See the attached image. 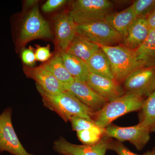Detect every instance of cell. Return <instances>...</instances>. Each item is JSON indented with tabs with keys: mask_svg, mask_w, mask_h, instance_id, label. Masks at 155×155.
<instances>
[{
	"mask_svg": "<svg viewBox=\"0 0 155 155\" xmlns=\"http://www.w3.org/2000/svg\"><path fill=\"white\" fill-rule=\"evenodd\" d=\"M98 45L107 57L114 80L118 83L124 81L135 70L145 67L143 63L137 59L135 51L125 46Z\"/></svg>",
	"mask_w": 155,
	"mask_h": 155,
	"instance_id": "cell-3",
	"label": "cell"
},
{
	"mask_svg": "<svg viewBox=\"0 0 155 155\" xmlns=\"http://www.w3.org/2000/svg\"><path fill=\"white\" fill-rule=\"evenodd\" d=\"M64 89L96 113L103 108L107 101L97 94L86 82L74 80L72 83L64 85Z\"/></svg>",
	"mask_w": 155,
	"mask_h": 155,
	"instance_id": "cell-12",
	"label": "cell"
},
{
	"mask_svg": "<svg viewBox=\"0 0 155 155\" xmlns=\"http://www.w3.org/2000/svg\"><path fill=\"white\" fill-rule=\"evenodd\" d=\"M86 64L90 72L114 80L109 59L100 48L90 58Z\"/></svg>",
	"mask_w": 155,
	"mask_h": 155,
	"instance_id": "cell-19",
	"label": "cell"
},
{
	"mask_svg": "<svg viewBox=\"0 0 155 155\" xmlns=\"http://www.w3.org/2000/svg\"><path fill=\"white\" fill-rule=\"evenodd\" d=\"M105 129L97 126L90 129L77 132L78 137L84 145L96 144L104 136Z\"/></svg>",
	"mask_w": 155,
	"mask_h": 155,
	"instance_id": "cell-23",
	"label": "cell"
},
{
	"mask_svg": "<svg viewBox=\"0 0 155 155\" xmlns=\"http://www.w3.org/2000/svg\"><path fill=\"white\" fill-rule=\"evenodd\" d=\"M109 150L114 151L118 155H139L131 152L119 141L110 140L108 147Z\"/></svg>",
	"mask_w": 155,
	"mask_h": 155,
	"instance_id": "cell-26",
	"label": "cell"
},
{
	"mask_svg": "<svg viewBox=\"0 0 155 155\" xmlns=\"http://www.w3.org/2000/svg\"><path fill=\"white\" fill-rule=\"evenodd\" d=\"M86 83L108 102L124 94L123 89L116 81L95 73L90 72Z\"/></svg>",
	"mask_w": 155,
	"mask_h": 155,
	"instance_id": "cell-13",
	"label": "cell"
},
{
	"mask_svg": "<svg viewBox=\"0 0 155 155\" xmlns=\"http://www.w3.org/2000/svg\"><path fill=\"white\" fill-rule=\"evenodd\" d=\"M12 110L5 109L0 115V152L13 155H34L28 153L21 144L12 124Z\"/></svg>",
	"mask_w": 155,
	"mask_h": 155,
	"instance_id": "cell-7",
	"label": "cell"
},
{
	"mask_svg": "<svg viewBox=\"0 0 155 155\" xmlns=\"http://www.w3.org/2000/svg\"><path fill=\"white\" fill-rule=\"evenodd\" d=\"M77 24L69 13L58 14L54 19L56 47L59 52H66L75 37Z\"/></svg>",
	"mask_w": 155,
	"mask_h": 155,
	"instance_id": "cell-11",
	"label": "cell"
},
{
	"mask_svg": "<svg viewBox=\"0 0 155 155\" xmlns=\"http://www.w3.org/2000/svg\"><path fill=\"white\" fill-rule=\"evenodd\" d=\"M137 18L130 6L120 12L110 13L107 15L105 19L114 29L123 35Z\"/></svg>",
	"mask_w": 155,
	"mask_h": 155,
	"instance_id": "cell-17",
	"label": "cell"
},
{
	"mask_svg": "<svg viewBox=\"0 0 155 155\" xmlns=\"http://www.w3.org/2000/svg\"><path fill=\"white\" fill-rule=\"evenodd\" d=\"M65 67L74 80L86 82L90 72L85 61L66 52H60Z\"/></svg>",
	"mask_w": 155,
	"mask_h": 155,
	"instance_id": "cell-18",
	"label": "cell"
},
{
	"mask_svg": "<svg viewBox=\"0 0 155 155\" xmlns=\"http://www.w3.org/2000/svg\"><path fill=\"white\" fill-rule=\"evenodd\" d=\"M67 2L66 0H48L42 6L45 13H50L61 8Z\"/></svg>",
	"mask_w": 155,
	"mask_h": 155,
	"instance_id": "cell-28",
	"label": "cell"
},
{
	"mask_svg": "<svg viewBox=\"0 0 155 155\" xmlns=\"http://www.w3.org/2000/svg\"><path fill=\"white\" fill-rule=\"evenodd\" d=\"M21 58L23 63L28 67H32L36 61L35 54L31 47L22 51Z\"/></svg>",
	"mask_w": 155,
	"mask_h": 155,
	"instance_id": "cell-29",
	"label": "cell"
},
{
	"mask_svg": "<svg viewBox=\"0 0 155 155\" xmlns=\"http://www.w3.org/2000/svg\"><path fill=\"white\" fill-rule=\"evenodd\" d=\"M130 6L137 18L146 19L155 9V0H137Z\"/></svg>",
	"mask_w": 155,
	"mask_h": 155,
	"instance_id": "cell-24",
	"label": "cell"
},
{
	"mask_svg": "<svg viewBox=\"0 0 155 155\" xmlns=\"http://www.w3.org/2000/svg\"><path fill=\"white\" fill-rule=\"evenodd\" d=\"M143 155H155L153 150L152 151H148Z\"/></svg>",
	"mask_w": 155,
	"mask_h": 155,
	"instance_id": "cell-32",
	"label": "cell"
},
{
	"mask_svg": "<svg viewBox=\"0 0 155 155\" xmlns=\"http://www.w3.org/2000/svg\"><path fill=\"white\" fill-rule=\"evenodd\" d=\"M76 32L100 45L111 46L122 40L123 35L114 29L106 19L77 25Z\"/></svg>",
	"mask_w": 155,
	"mask_h": 155,
	"instance_id": "cell-6",
	"label": "cell"
},
{
	"mask_svg": "<svg viewBox=\"0 0 155 155\" xmlns=\"http://www.w3.org/2000/svg\"><path fill=\"white\" fill-rule=\"evenodd\" d=\"M35 54L36 61L42 62H47L52 57L49 45L45 47L37 46Z\"/></svg>",
	"mask_w": 155,
	"mask_h": 155,
	"instance_id": "cell-27",
	"label": "cell"
},
{
	"mask_svg": "<svg viewBox=\"0 0 155 155\" xmlns=\"http://www.w3.org/2000/svg\"><path fill=\"white\" fill-rule=\"evenodd\" d=\"M153 151H154V153H155V149L154 150H153Z\"/></svg>",
	"mask_w": 155,
	"mask_h": 155,
	"instance_id": "cell-33",
	"label": "cell"
},
{
	"mask_svg": "<svg viewBox=\"0 0 155 155\" xmlns=\"http://www.w3.org/2000/svg\"><path fill=\"white\" fill-rule=\"evenodd\" d=\"M139 124L151 132H155V91L145 100L139 114Z\"/></svg>",
	"mask_w": 155,
	"mask_h": 155,
	"instance_id": "cell-21",
	"label": "cell"
},
{
	"mask_svg": "<svg viewBox=\"0 0 155 155\" xmlns=\"http://www.w3.org/2000/svg\"><path fill=\"white\" fill-rule=\"evenodd\" d=\"M99 49L98 45L76 33L66 53L80 58L86 63Z\"/></svg>",
	"mask_w": 155,
	"mask_h": 155,
	"instance_id": "cell-16",
	"label": "cell"
},
{
	"mask_svg": "<svg viewBox=\"0 0 155 155\" xmlns=\"http://www.w3.org/2000/svg\"><path fill=\"white\" fill-rule=\"evenodd\" d=\"M41 66L51 72L63 85L72 83L75 80L65 67L59 52Z\"/></svg>",
	"mask_w": 155,
	"mask_h": 155,
	"instance_id": "cell-20",
	"label": "cell"
},
{
	"mask_svg": "<svg viewBox=\"0 0 155 155\" xmlns=\"http://www.w3.org/2000/svg\"><path fill=\"white\" fill-rule=\"evenodd\" d=\"M124 86L127 92L147 98L155 91V67H143L135 70L124 81Z\"/></svg>",
	"mask_w": 155,
	"mask_h": 155,
	"instance_id": "cell-9",
	"label": "cell"
},
{
	"mask_svg": "<svg viewBox=\"0 0 155 155\" xmlns=\"http://www.w3.org/2000/svg\"><path fill=\"white\" fill-rule=\"evenodd\" d=\"M23 72L27 77L35 81L37 85L49 93L58 94L66 91L64 85L41 65L34 67L25 66Z\"/></svg>",
	"mask_w": 155,
	"mask_h": 155,
	"instance_id": "cell-14",
	"label": "cell"
},
{
	"mask_svg": "<svg viewBox=\"0 0 155 155\" xmlns=\"http://www.w3.org/2000/svg\"><path fill=\"white\" fill-rule=\"evenodd\" d=\"M150 31L146 19L137 18L123 35L124 46L135 51L143 44Z\"/></svg>",
	"mask_w": 155,
	"mask_h": 155,
	"instance_id": "cell-15",
	"label": "cell"
},
{
	"mask_svg": "<svg viewBox=\"0 0 155 155\" xmlns=\"http://www.w3.org/2000/svg\"><path fill=\"white\" fill-rule=\"evenodd\" d=\"M52 38V33L48 23L41 16L38 7L35 6L22 23L16 43L17 47L21 48L28 42L36 39Z\"/></svg>",
	"mask_w": 155,
	"mask_h": 155,
	"instance_id": "cell-5",
	"label": "cell"
},
{
	"mask_svg": "<svg viewBox=\"0 0 155 155\" xmlns=\"http://www.w3.org/2000/svg\"><path fill=\"white\" fill-rule=\"evenodd\" d=\"M147 24L150 30L155 29V9L146 19Z\"/></svg>",
	"mask_w": 155,
	"mask_h": 155,
	"instance_id": "cell-30",
	"label": "cell"
},
{
	"mask_svg": "<svg viewBox=\"0 0 155 155\" xmlns=\"http://www.w3.org/2000/svg\"><path fill=\"white\" fill-rule=\"evenodd\" d=\"M137 59L145 67H155V29L151 30L144 42L135 51Z\"/></svg>",
	"mask_w": 155,
	"mask_h": 155,
	"instance_id": "cell-22",
	"label": "cell"
},
{
	"mask_svg": "<svg viewBox=\"0 0 155 155\" xmlns=\"http://www.w3.org/2000/svg\"><path fill=\"white\" fill-rule=\"evenodd\" d=\"M110 140V138L104 136L95 144L77 145L61 137L54 143V149L62 155H105Z\"/></svg>",
	"mask_w": 155,
	"mask_h": 155,
	"instance_id": "cell-10",
	"label": "cell"
},
{
	"mask_svg": "<svg viewBox=\"0 0 155 155\" xmlns=\"http://www.w3.org/2000/svg\"><path fill=\"white\" fill-rule=\"evenodd\" d=\"M38 2V1L35 0H28L25 2V6L26 8H29L31 6L35 5Z\"/></svg>",
	"mask_w": 155,
	"mask_h": 155,
	"instance_id": "cell-31",
	"label": "cell"
},
{
	"mask_svg": "<svg viewBox=\"0 0 155 155\" xmlns=\"http://www.w3.org/2000/svg\"><path fill=\"white\" fill-rule=\"evenodd\" d=\"M113 6L108 0H77L69 13L78 25L88 24L105 19Z\"/></svg>",
	"mask_w": 155,
	"mask_h": 155,
	"instance_id": "cell-4",
	"label": "cell"
},
{
	"mask_svg": "<svg viewBox=\"0 0 155 155\" xmlns=\"http://www.w3.org/2000/svg\"><path fill=\"white\" fill-rule=\"evenodd\" d=\"M150 132L140 124L122 127L108 125L105 129L104 136L116 139L119 142L129 141L138 150H141L150 139Z\"/></svg>",
	"mask_w": 155,
	"mask_h": 155,
	"instance_id": "cell-8",
	"label": "cell"
},
{
	"mask_svg": "<svg viewBox=\"0 0 155 155\" xmlns=\"http://www.w3.org/2000/svg\"><path fill=\"white\" fill-rule=\"evenodd\" d=\"M70 122L72 129L76 132L87 130L97 126L94 119H87L79 116L72 117L70 119Z\"/></svg>",
	"mask_w": 155,
	"mask_h": 155,
	"instance_id": "cell-25",
	"label": "cell"
},
{
	"mask_svg": "<svg viewBox=\"0 0 155 155\" xmlns=\"http://www.w3.org/2000/svg\"><path fill=\"white\" fill-rule=\"evenodd\" d=\"M36 87L45 107L58 114L66 122L75 116L94 119L96 113L68 92L50 94L38 85Z\"/></svg>",
	"mask_w": 155,
	"mask_h": 155,
	"instance_id": "cell-1",
	"label": "cell"
},
{
	"mask_svg": "<svg viewBox=\"0 0 155 155\" xmlns=\"http://www.w3.org/2000/svg\"><path fill=\"white\" fill-rule=\"evenodd\" d=\"M146 98L137 94L127 92L107 102L96 113L94 119L96 125L105 128L120 116L140 110Z\"/></svg>",
	"mask_w": 155,
	"mask_h": 155,
	"instance_id": "cell-2",
	"label": "cell"
}]
</instances>
